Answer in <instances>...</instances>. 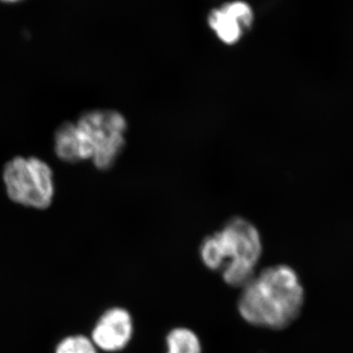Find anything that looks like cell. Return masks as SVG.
I'll use <instances>...</instances> for the list:
<instances>
[{
  "mask_svg": "<svg viewBox=\"0 0 353 353\" xmlns=\"http://www.w3.org/2000/svg\"><path fill=\"white\" fill-rule=\"evenodd\" d=\"M75 123L88 161L97 170H110L126 148V117L113 109H92L81 114Z\"/></svg>",
  "mask_w": 353,
  "mask_h": 353,
  "instance_id": "cell-3",
  "label": "cell"
},
{
  "mask_svg": "<svg viewBox=\"0 0 353 353\" xmlns=\"http://www.w3.org/2000/svg\"><path fill=\"white\" fill-rule=\"evenodd\" d=\"M2 183L13 203L34 210H46L54 201V172L41 157L17 155L2 168Z\"/></svg>",
  "mask_w": 353,
  "mask_h": 353,
  "instance_id": "cell-4",
  "label": "cell"
},
{
  "mask_svg": "<svg viewBox=\"0 0 353 353\" xmlns=\"http://www.w3.org/2000/svg\"><path fill=\"white\" fill-rule=\"evenodd\" d=\"M166 353H202L201 341L192 330L178 327L166 336Z\"/></svg>",
  "mask_w": 353,
  "mask_h": 353,
  "instance_id": "cell-8",
  "label": "cell"
},
{
  "mask_svg": "<svg viewBox=\"0 0 353 353\" xmlns=\"http://www.w3.org/2000/svg\"><path fill=\"white\" fill-rule=\"evenodd\" d=\"M134 330L131 313L126 308L115 306L102 313L95 323L90 339L97 350L121 352L132 341Z\"/></svg>",
  "mask_w": 353,
  "mask_h": 353,
  "instance_id": "cell-5",
  "label": "cell"
},
{
  "mask_svg": "<svg viewBox=\"0 0 353 353\" xmlns=\"http://www.w3.org/2000/svg\"><path fill=\"white\" fill-rule=\"evenodd\" d=\"M53 150L58 159L67 164L88 161L75 121H66L53 134Z\"/></svg>",
  "mask_w": 353,
  "mask_h": 353,
  "instance_id": "cell-6",
  "label": "cell"
},
{
  "mask_svg": "<svg viewBox=\"0 0 353 353\" xmlns=\"http://www.w3.org/2000/svg\"><path fill=\"white\" fill-rule=\"evenodd\" d=\"M208 22L218 39L226 46H234L238 43L245 34L240 23L234 19L233 16L227 13L222 7L210 11Z\"/></svg>",
  "mask_w": 353,
  "mask_h": 353,
  "instance_id": "cell-7",
  "label": "cell"
},
{
  "mask_svg": "<svg viewBox=\"0 0 353 353\" xmlns=\"http://www.w3.org/2000/svg\"><path fill=\"white\" fill-rule=\"evenodd\" d=\"M241 289L238 311L252 326L283 330L301 314L304 290L292 267L276 265L265 268Z\"/></svg>",
  "mask_w": 353,
  "mask_h": 353,
  "instance_id": "cell-1",
  "label": "cell"
},
{
  "mask_svg": "<svg viewBox=\"0 0 353 353\" xmlns=\"http://www.w3.org/2000/svg\"><path fill=\"white\" fill-rule=\"evenodd\" d=\"M55 353H97V348L88 336L73 334L58 343Z\"/></svg>",
  "mask_w": 353,
  "mask_h": 353,
  "instance_id": "cell-9",
  "label": "cell"
},
{
  "mask_svg": "<svg viewBox=\"0 0 353 353\" xmlns=\"http://www.w3.org/2000/svg\"><path fill=\"white\" fill-rule=\"evenodd\" d=\"M0 1L6 2V3H16V2L22 1V0H0Z\"/></svg>",
  "mask_w": 353,
  "mask_h": 353,
  "instance_id": "cell-11",
  "label": "cell"
},
{
  "mask_svg": "<svg viewBox=\"0 0 353 353\" xmlns=\"http://www.w3.org/2000/svg\"><path fill=\"white\" fill-rule=\"evenodd\" d=\"M262 254V240L252 221L234 216L214 233L205 236L199 246L202 263L219 271L227 285L245 287L256 274Z\"/></svg>",
  "mask_w": 353,
  "mask_h": 353,
  "instance_id": "cell-2",
  "label": "cell"
},
{
  "mask_svg": "<svg viewBox=\"0 0 353 353\" xmlns=\"http://www.w3.org/2000/svg\"><path fill=\"white\" fill-rule=\"evenodd\" d=\"M221 7L230 15L233 16L234 19L240 23L245 32L252 29L254 14H253L252 8L250 4L245 1H241V0H236V1L229 2V3L224 4Z\"/></svg>",
  "mask_w": 353,
  "mask_h": 353,
  "instance_id": "cell-10",
  "label": "cell"
}]
</instances>
